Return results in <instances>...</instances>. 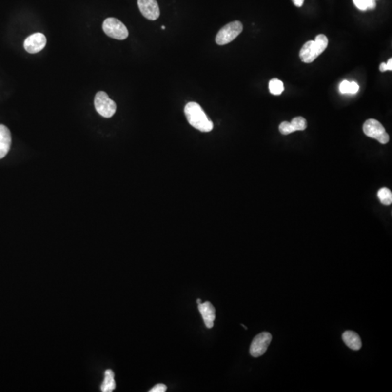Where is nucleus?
<instances>
[{"mask_svg": "<svg viewBox=\"0 0 392 392\" xmlns=\"http://www.w3.org/2000/svg\"><path fill=\"white\" fill-rule=\"evenodd\" d=\"M185 114L189 124L197 130L209 132L213 130V123L197 102H188L185 107Z\"/></svg>", "mask_w": 392, "mask_h": 392, "instance_id": "nucleus-1", "label": "nucleus"}, {"mask_svg": "<svg viewBox=\"0 0 392 392\" xmlns=\"http://www.w3.org/2000/svg\"><path fill=\"white\" fill-rule=\"evenodd\" d=\"M102 29L106 35L111 38L124 40L128 37V29L125 25L115 18H108L102 23Z\"/></svg>", "mask_w": 392, "mask_h": 392, "instance_id": "nucleus-2", "label": "nucleus"}, {"mask_svg": "<svg viewBox=\"0 0 392 392\" xmlns=\"http://www.w3.org/2000/svg\"><path fill=\"white\" fill-rule=\"evenodd\" d=\"M243 26L238 20L231 22L222 28L216 36V42L219 45H225L231 42L243 32Z\"/></svg>", "mask_w": 392, "mask_h": 392, "instance_id": "nucleus-3", "label": "nucleus"}, {"mask_svg": "<svg viewBox=\"0 0 392 392\" xmlns=\"http://www.w3.org/2000/svg\"><path fill=\"white\" fill-rule=\"evenodd\" d=\"M95 107L99 115L111 118L117 111V104L105 92H98L95 97Z\"/></svg>", "mask_w": 392, "mask_h": 392, "instance_id": "nucleus-4", "label": "nucleus"}, {"mask_svg": "<svg viewBox=\"0 0 392 392\" xmlns=\"http://www.w3.org/2000/svg\"><path fill=\"white\" fill-rule=\"evenodd\" d=\"M363 132L367 136L377 139L381 144H387L390 141V136L386 132L384 126L373 118L365 121L363 125Z\"/></svg>", "mask_w": 392, "mask_h": 392, "instance_id": "nucleus-5", "label": "nucleus"}, {"mask_svg": "<svg viewBox=\"0 0 392 392\" xmlns=\"http://www.w3.org/2000/svg\"><path fill=\"white\" fill-rule=\"evenodd\" d=\"M271 334L268 332H262L255 337L250 347V354L254 357L262 356L271 343Z\"/></svg>", "mask_w": 392, "mask_h": 392, "instance_id": "nucleus-6", "label": "nucleus"}, {"mask_svg": "<svg viewBox=\"0 0 392 392\" xmlns=\"http://www.w3.org/2000/svg\"><path fill=\"white\" fill-rule=\"evenodd\" d=\"M47 44V39L45 36L41 33H35L28 37L25 39V50L31 54H35L41 51Z\"/></svg>", "mask_w": 392, "mask_h": 392, "instance_id": "nucleus-7", "label": "nucleus"}, {"mask_svg": "<svg viewBox=\"0 0 392 392\" xmlns=\"http://www.w3.org/2000/svg\"><path fill=\"white\" fill-rule=\"evenodd\" d=\"M138 7L144 17L150 20L159 18L160 9L157 0H137Z\"/></svg>", "mask_w": 392, "mask_h": 392, "instance_id": "nucleus-8", "label": "nucleus"}, {"mask_svg": "<svg viewBox=\"0 0 392 392\" xmlns=\"http://www.w3.org/2000/svg\"><path fill=\"white\" fill-rule=\"evenodd\" d=\"M320 55L314 41L306 42L299 53L300 59L302 62L306 63H313Z\"/></svg>", "mask_w": 392, "mask_h": 392, "instance_id": "nucleus-9", "label": "nucleus"}, {"mask_svg": "<svg viewBox=\"0 0 392 392\" xmlns=\"http://www.w3.org/2000/svg\"><path fill=\"white\" fill-rule=\"evenodd\" d=\"M198 310L206 326L208 328H212L214 326L215 320V307L209 301H206L198 304Z\"/></svg>", "mask_w": 392, "mask_h": 392, "instance_id": "nucleus-10", "label": "nucleus"}, {"mask_svg": "<svg viewBox=\"0 0 392 392\" xmlns=\"http://www.w3.org/2000/svg\"><path fill=\"white\" fill-rule=\"evenodd\" d=\"M12 137L10 130L6 126L0 124V159L4 158L10 151Z\"/></svg>", "mask_w": 392, "mask_h": 392, "instance_id": "nucleus-11", "label": "nucleus"}, {"mask_svg": "<svg viewBox=\"0 0 392 392\" xmlns=\"http://www.w3.org/2000/svg\"><path fill=\"white\" fill-rule=\"evenodd\" d=\"M342 339L346 345L351 350L357 351L362 348V341L357 333L353 331H347L343 333Z\"/></svg>", "mask_w": 392, "mask_h": 392, "instance_id": "nucleus-12", "label": "nucleus"}, {"mask_svg": "<svg viewBox=\"0 0 392 392\" xmlns=\"http://www.w3.org/2000/svg\"><path fill=\"white\" fill-rule=\"evenodd\" d=\"M101 391L103 392H111L116 389V382L114 379V372L112 370H106L105 372V378L101 385Z\"/></svg>", "mask_w": 392, "mask_h": 392, "instance_id": "nucleus-13", "label": "nucleus"}, {"mask_svg": "<svg viewBox=\"0 0 392 392\" xmlns=\"http://www.w3.org/2000/svg\"><path fill=\"white\" fill-rule=\"evenodd\" d=\"M269 89L271 94L274 96H280L284 90L283 81L277 78H273L269 83Z\"/></svg>", "mask_w": 392, "mask_h": 392, "instance_id": "nucleus-14", "label": "nucleus"}, {"mask_svg": "<svg viewBox=\"0 0 392 392\" xmlns=\"http://www.w3.org/2000/svg\"><path fill=\"white\" fill-rule=\"evenodd\" d=\"M378 198L381 203H383L386 206L392 204V191L387 188H383L378 191Z\"/></svg>", "mask_w": 392, "mask_h": 392, "instance_id": "nucleus-15", "label": "nucleus"}, {"mask_svg": "<svg viewBox=\"0 0 392 392\" xmlns=\"http://www.w3.org/2000/svg\"><path fill=\"white\" fill-rule=\"evenodd\" d=\"M353 1L356 7L362 11L373 10L376 7L375 0H353Z\"/></svg>", "mask_w": 392, "mask_h": 392, "instance_id": "nucleus-16", "label": "nucleus"}, {"mask_svg": "<svg viewBox=\"0 0 392 392\" xmlns=\"http://www.w3.org/2000/svg\"><path fill=\"white\" fill-rule=\"evenodd\" d=\"M314 41L315 43V45L317 46V49H318L319 53L321 55L328 47V38L324 34H319L315 37V39H314Z\"/></svg>", "mask_w": 392, "mask_h": 392, "instance_id": "nucleus-17", "label": "nucleus"}, {"mask_svg": "<svg viewBox=\"0 0 392 392\" xmlns=\"http://www.w3.org/2000/svg\"><path fill=\"white\" fill-rule=\"evenodd\" d=\"M291 124L295 131H303L305 130L307 127V121L305 118L301 117H295L293 118Z\"/></svg>", "mask_w": 392, "mask_h": 392, "instance_id": "nucleus-18", "label": "nucleus"}, {"mask_svg": "<svg viewBox=\"0 0 392 392\" xmlns=\"http://www.w3.org/2000/svg\"><path fill=\"white\" fill-rule=\"evenodd\" d=\"M279 130H280V133L285 135H289L292 132H295L291 122H288V121L282 122L279 126Z\"/></svg>", "mask_w": 392, "mask_h": 392, "instance_id": "nucleus-19", "label": "nucleus"}, {"mask_svg": "<svg viewBox=\"0 0 392 392\" xmlns=\"http://www.w3.org/2000/svg\"><path fill=\"white\" fill-rule=\"evenodd\" d=\"M350 81H343L340 84V91H341V93H344V94H347V93H349V88H350Z\"/></svg>", "mask_w": 392, "mask_h": 392, "instance_id": "nucleus-20", "label": "nucleus"}, {"mask_svg": "<svg viewBox=\"0 0 392 392\" xmlns=\"http://www.w3.org/2000/svg\"><path fill=\"white\" fill-rule=\"evenodd\" d=\"M167 390V387L166 385L163 384H158L156 385L154 388L150 390V392H164Z\"/></svg>", "mask_w": 392, "mask_h": 392, "instance_id": "nucleus-21", "label": "nucleus"}, {"mask_svg": "<svg viewBox=\"0 0 392 392\" xmlns=\"http://www.w3.org/2000/svg\"><path fill=\"white\" fill-rule=\"evenodd\" d=\"M359 87L357 83L353 81L350 83V88H349V93L350 94H355L358 92Z\"/></svg>", "mask_w": 392, "mask_h": 392, "instance_id": "nucleus-22", "label": "nucleus"}, {"mask_svg": "<svg viewBox=\"0 0 392 392\" xmlns=\"http://www.w3.org/2000/svg\"><path fill=\"white\" fill-rule=\"evenodd\" d=\"M304 0H293L294 4L297 7H301L304 4Z\"/></svg>", "mask_w": 392, "mask_h": 392, "instance_id": "nucleus-23", "label": "nucleus"}, {"mask_svg": "<svg viewBox=\"0 0 392 392\" xmlns=\"http://www.w3.org/2000/svg\"><path fill=\"white\" fill-rule=\"evenodd\" d=\"M379 69L381 72H385V71H388V70H387V64H386L385 63H382L380 65Z\"/></svg>", "mask_w": 392, "mask_h": 392, "instance_id": "nucleus-24", "label": "nucleus"}, {"mask_svg": "<svg viewBox=\"0 0 392 392\" xmlns=\"http://www.w3.org/2000/svg\"><path fill=\"white\" fill-rule=\"evenodd\" d=\"M386 64H387V70H388V71H392V59H390V60H388V62H387V63H386Z\"/></svg>", "mask_w": 392, "mask_h": 392, "instance_id": "nucleus-25", "label": "nucleus"}, {"mask_svg": "<svg viewBox=\"0 0 392 392\" xmlns=\"http://www.w3.org/2000/svg\"><path fill=\"white\" fill-rule=\"evenodd\" d=\"M197 304H200V303H202V302H201V301H200V299H199V298H198V299L197 300Z\"/></svg>", "mask_w": 392, "mask_h": 392, "instance_id": "nucleus-26", "label": "nucleus"}, {"mask_svg": "<svg viewBox=\"0 0 392 392\" xmlns=\"http://www.w3.org/2000/svg\"><path fill=\"white\" fill-rule=\"evenodd\" d=\"M161 29H163V30H164V29H166V28H165L164 26H161Z\"/></svg>", "mask_w": 392, "mask_h": 392, "instance_id": "nucleus-27", "label": "nucleus"}]
</instances>
